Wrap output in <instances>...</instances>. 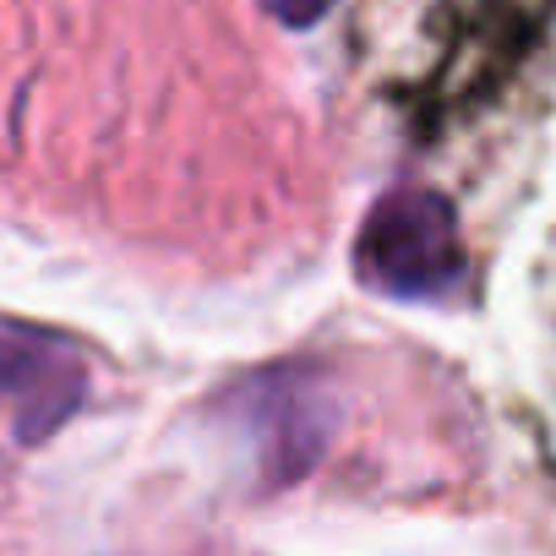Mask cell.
<instances>
[{"label":"cell","instance_id":"6da1fadb","mask_svg":"<svg viewBox=\"0 0 556 556\" xmlns=\"http://www.w3.org/2000/svg\"><path fill=\"white\" fill-rule=\"evenodd\" d=\"M355 267L393 301H437L464 278L458 218L437 191L404 186L382 197L355 240Z\"/></svg>","mask_w":556,"mask_h":556},{"label":"cell","instance_id":"277c9868","mask_svg":"<svg viewBox=\"0 0 556 556\" xmlns=\"http://www.w3.org/2000/svg\"><path fill=\"white\" fill-rule=\"evenodd\" d=\"M328 7L333 0H267V12L278 23H290V28H312L317 17H328Z\"/></svg>","mask_w":556,"mask_h":556},{"label":"cell","instance_id":"7a4b0ae2","mask_svg":"<svg viewBox=\"0 0 556 556\" xmlns=\"http://www.w3.org/2000/svg\"><path fill=\"white\" fill-rule=\"evenodd\" d=\"M333 399L317 377L301 371H273V377H251L245 388H235V399L224 404L229 431L251 447L256 469L278 485L306 475L328 437H333Z\"/></svg>","mask_w":556,"mask_h":556},{"label":"cell","instance_id":"3957f363","mask_svg":"<svg viewBox=\"0 0 556 556\" xmlns=\"http://www.w3.org/2000/svg\"><path fill=\"white\" fill-rule=\"evenodd\" d=\"M88 399V361L72 339L39 328H0V415L17 442H45Z\"/></svg>","mask_w":556,"mask_h":556}]
</instances>
